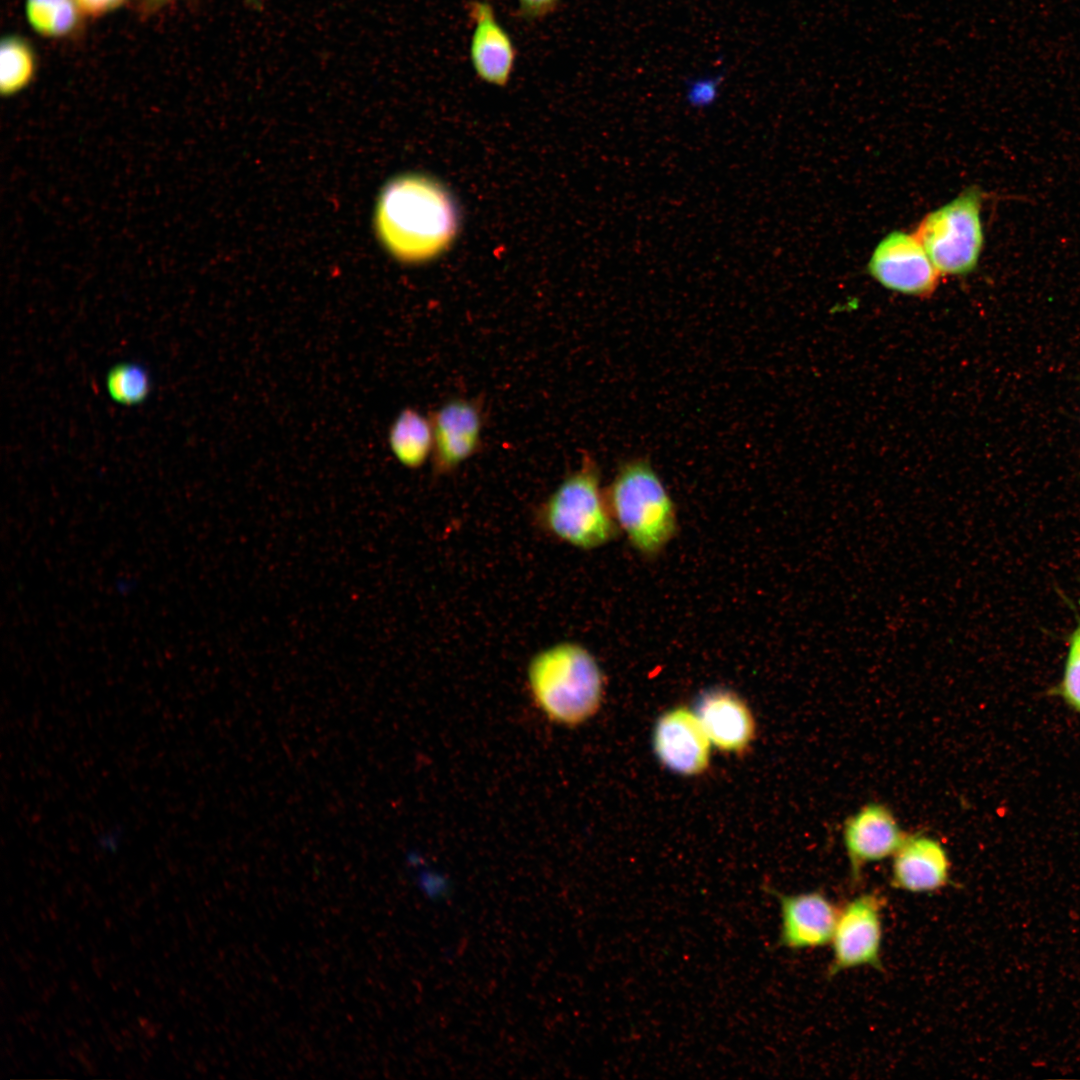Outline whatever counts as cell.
Instances as JSON below:
<instances>
[{"mask_svg": "<svg viewBox=\"0 0 1080 1080\" xmlns=\"http://www.w3.org/2000/svg\"><path fill=\"white\" fill-rule=\"evenodd\" d=\"M469 15L473 22L469 58L474 72L488 84L505 86L516 61L517 52L512 37L489 2H471Z\"/></svg>", "mask_w": 1080, "mask_h": 1080, "instance_id": "cell-12", "label": "cell"}, {"mask_svg": "<svg viewBox=\"0 0 1080 1080\" xmlns=\"http://www.w3.org/2000/svg\"><path fill=\"white\" fill-rule=\"evenodd\" d=\"M1053 691L1070 708L1080 713V618L1068 639L1063 675Z\"/></svg>", "mask_w": 1080, "mask_h": 1080, "instance_id": "cell-19", "label": "cell"}, {"mask_svg": "<svg viewBox=\"0 0 1080 1080\" xmlns=\"http://www.w3.org/2000/svg\"><path fill=\"white\" fill-rule=\"evenodd\" d=\"M388 444L400 464L410 469L420 468L433 452L430 416L416 408H404L389 427Z\"/></svg>", "mask_w": 1080, "mask_h": 1080, "instance_id": "cell-15", "label": "cell"}, {"mask_svg": "<svg viewBox=\"0 0 1080 1080\" xmlns=\"http://www.w3.org/2000/svg\"><path fill=\"white\" fill-rule=\"evenodd\" d=\"M890 884L910 893H931L951 884L946 849L922 833L907 835L893 855Z\"/></svg>", "mask_w": 1080, "mask_h": 1080, "instance_id": "cell-13", "label": "cell"}, {"mask_svg": "<svg viewBox=\"0 0 1080 1080\" xmlns=\"http://www.w3.org/2000/svg\"><path fill=\"white\" fill-rule=\"evenodd\" d=\"M433 430L432 470L437 476L453 473L482 446L485 415L480 400L455 397L430 415Z\"/></svg>", "mask_w": 1080, "mask_h": 1080, "instance_id": "cell-8", "label": "cell"}, {"mask_svg": "<svg viewBox=\"0 0 1080 1080\" xmlns=\"http://www.w3.org/2000/svg\"><path fill=\"white\" fill-rule=\"evenodd\" d=\"M723 74H705L689 78L685 81L684 99L686 104L697 110L711 108L718 101L722 84Z\"/></svg>", "mask_w": 1080, "mask_h": 1080, "instance_id": "cell-20", "label": "cell"}, {"mask_svg": "<svg viewBox=\"0 0 1080 1080\" xmlns=\"http://www.w3.org/2000/svg\"><path fill=\"white\" fill-rule=\"evenodd\" d=\"M885 905L884 895L870 891L849 900L839 910L831 940L833 953L827 968L828 978L860 966L883 970L882 911Z\"/></svg>", "mask_w": 1080, "mask_h": 1080, "instance_id": "cell-6", "label": "cell"}, {"mask_svg": "<svg viewBox=\"0 0 1080 1080\" xmlns=\"http://www.w3.org/2000/svg\"><path fill=\"white\" fill-rule=\"evenodd\" d=\"M695 713L711 744L726 752H742L751 743L755 725L744 701L727 689L706 691Z\"/></svg>", "mask_w": 1080, "mask_h": 1080, "instance_id": "cell-14", "label": "cell"}, {"mask_svg": "<svg viewBox=\"0 0 1080 1080\" xmlns=\"http://www.w3.org/2000/svg\"><path fill=\"white\" fill-rule=\"evenodd\" d=\"M521 16L539 19L551 14L560 0H516Z\"/></svg>", "mask_w": 1080, "mask_h": 1080, "instance_id": "cell-21", "label": "cell"}, {"mask_svg": "<svg viewBox=\"0 0 1080 1080\" xmlns=\"http://www.w3.org/2000/svg\"><path fill=\"white\" fill-rule=\"evenodd\" d=\"M771 894L780 907V946L797 951L831 943L839 909L824 892L786 894L772 890Z\"/></svg>", "mask_w": 1080, "mask_h": 1080, "instance_id": "cell-9", "label": "cell"}, {"mask_svg": "<svg viewBox=\"0 0 1080 1080\" xmlns=\"http://www.w3.org/2000/svg\"><path fill=\"white\" fill-rule=\"evenodd\" d=\"M527 677L536 704L557 723L578 725L601 703L603 673L579 643L563 641L539 651L528 665Z\"/></svg>", "mask_w": 1080, "mask_h": 1080, "instance_id": "cell-2", "label": "cell"}, {"mask_svg": "<svg viewBox=\"0 0 1080 1080\" xmlns=\"http://www.w3.org/2000/svg\"><path fill=\"white\" fill-rule=\"evenodd\" d=\"M106 387L110 397L122 405H136L143 402L150 392V379L146 369L136 363H119L113 366L106 377Z\"/></svg>", "mask_w": 1080, "mask_h": 1080, "instance_id": "cell-18", "label": "cell"}, {"mask_svg": "<svg viewBox=\"0 0 1080 1080\" xmlns=\"http://www.w3.org/2000/svg\"><path fill=\"white\" fill-rule=\"evenodd\" d=\"M75 2L84 16L98 18L117 10L127 0H75Z\"/></svg>", "mask_w": 1080, "mask_h": 1080, "instance_id": "cell-22", "label": "cell"}, {"mask_svg": "<svg viewBox=\"0 0 1080 1080\" xmlns=\"http://www.w3.org/2000/svg\"><path fill=\"white\" fill-rule=\"evenodd\" d=\"M982 191L970 187L929 212L913 233L940 275L965 276L978 264L984 232Z\"/></svg>", "mask_w": 1080, "mask_h": 1080, "instance_id": "cell-5", "label": "cell"}, {"mask_svg": "<svg viewBox=\"0 0 1080 1080\" xmlns=\"http://www.w3.org/2000/svg\"><path fill=\"white\" fill-rule=\"evenodd\" d=\"M605 496L619 530L642 556L656 557L675 537L678 520L674 501L647 459L623 462Z\"/></svg>", "mask_w": 1080, "mask_h": 1080, "instance_id": "cell-3", "label": "cell"}, {"mask_svg": "<svg viewBox=\"0 0 1080 1080\" xmlns=\"http://www.w3.org/2000/svg\"><path fill=\"white\" fill-rule=\"evenodd\" d=\"M178 0H140L143 10L153 11L169 4H172Z\"/></svg>", "mask_w": 1080, "mask_h": 1080, "instance_id": "cell-23", "label": "cell"}, {"mask_svg": "<svg viewBox=\"0 0 1080 1080\" xmlns=\"http://www.w3.org/2000/svg\"><path fill=\"white\" fill-rule=\"evenodd\" d=\"M376 228L395 258L423 263L442 254L454 241L457 209L437 181L418 175L403 176L393 180L381 194Z\"/></svg>", "mask_w": 1080, "mask_h": 1080, "instance_id": "cell-1", "label": "cell"}, {"mask_svg": "<svg viewBox=\"0 0 1080 1080\" xmlns=\"http://www.w3.org/2000/svg\"><path fill=\"white\" fill-rule=\"evenodd\" d=\"M867 269L883 287L918 298L932 296L941 276L915 235L901 231L879 242Z\"/></svg>", "mask_w": 1080, "mask_h": 1080, "instance_id": "cell-7", "label": "cell"}, {"mask_svg": "<svg viewBox=\"0 0 1080 1080\" xmlns=\"http://www.w3.org/2000/svg\"><path fill=\"white\" fill-rule=\"evenodd\" d=\"M653 744L659 760L676 773L696 775L708 766L711 742L695 711L677 707L664 713Z\"/></svg>", "mask_w": 1080, "mask_h": 1080, "instance_id": "cell-11", "label": "cell"}, {"mask_svg": "<svg viewBox=\"0 0 1080 1080\" xmlns=\"http://www.w3.org/2000/svg\"><path fill=\"white\" fill-rule=\"evenodd\" d=\"M24 12L30 28L51 39L73 35L84 16L75 0H25Z\"/></svg>", "mask_w": 1080, "mask_h": 1080, "instance_id": "cell-17", "label": "cell"}, {"mask_svg": "<svg viewBox=\"0 0 1080 1080\" xmlns=\"http://www.w3.org/2000/svg\"><path fill=\"white\" fill-rule=\"evenodd\" d=\"M38 57L32 43L20 34H6L0 44V90L13 96L27 88L37 73Z\"/></svg>", "mask_w": 1080, "mask_h": 1080, "instance_id": "cell-16", "label": "cell"}, {"mask_svg": "<svg viewBox=\"0 0 1080 1080\" xmlns=\"http://www.w3.org/2000/svg\"><path fill=\"white\" fill-rule=\"evenodd\" d=\"M907 835L892 811L880 803H868L849 816L844 823L843 839L852 881H860L868 863L893 856Z\"/></svg>", "mask_w": 1080, "mask_h": 1080, "instance_id": "cell-10", "label": "cell"}, {"mask_svg": "<svg viewBox=\"0 0 1080 1080\" xmlns=\"http://www.w3.org/2000/svg\"><path fill=\"white\" fill-rule=\"evenodd\" d=\"M536 520L554 539L582 550L602 547L619 535L591 455L583 454L579 465L540 504Z\"/></svg>", "mask_w": 1080, "mask_h": 1080, "instance_id": "cell-4", "label": "cell"}]
</instances>
